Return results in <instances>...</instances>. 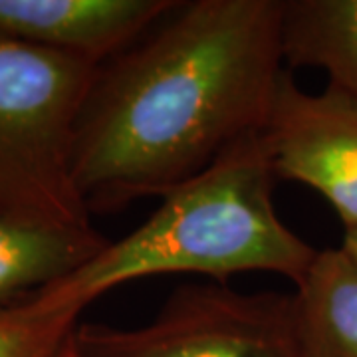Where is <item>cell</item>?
I'll list each match as a JSON object with an SVG mask.
<instances>
[{"label": "cell", "instance_id": "1", "mask_svg": "<svg viewBox=\"0 0 357 357\" xmlns=\"http://www.w3.org/2000/svg\"><path fill=\"white\" fill-rule=\"evenodd\" d=\"M282 10L284 0L177 2L100 68L70 163L89 215L161 199L264 131L286 74Z\"/></svg>", "mask_w": 357, "mask_h": 357}, {"label": "cell", "instance_id": "2", "mask_svg": "<svg viewBox=\"0 0 357 357\" xmlns=\"http://www.w3.org/2000/svg\"><path fill=\"white\" fill-rule=\"evenodd\" d=\"M276 181L264 135L252 133L161 197L137 229L28 300L82 314L121 284L163 274H201L225 284L232 274L260 270L300 286L318 250L278 217Z\"/></svg>", "mask_w": 357, "mask_h": 357}, {"label": "cell", "instance_id": "3", "mask_svg": "<svg viewBox=\"0 0 357 357\" xmlns=\"http://www.w3.org/2000/svg\"><path fill=\"white\" fill-rule=\"evenodd\" d=\"M100 68L0 34V204L91 225L70 163Z\"/></svg>", "mask_w": 357, "mask_h": 357}, {"label": "cell", "instance_id": "4", "mask_svg": "<svg viewBox=\"0 0 357 357\" xmlns=\"http://www.w3.org/2000/svg\"><path fill=\"white\" fill-rule=\"evenodd\" d=\"M82 357H307L294 294L185 284L139 328L79 321Z\"/></svg>", "mask_w": 357, "mask_h": 357}, {"label": "cell", "instance_id": "5", "mask_svg": "<svg viewBox=\"0 0 357 357\" xmlns=\"http://www.w3.org/2000/svg\"><path fill=\"white\" fill-rule=\"evenodd\" d=\"M276 177L319 192L344 225L357 230V96L328 84L321 93L282 76L264 131Z\"/></svg>", "mask_w": 357, "mask_h": 357}, {"label": "cell", "instance_id": "6", "mask_svg": "<svg viewBox=\"0 0 357 357\" xmlns=\"http://www.w3.org/2000/svg\"><path fill=\"white\" fill-rule=\"evenodd\" d=\"M175 6V0H0V34L103 66Z\"/></svg>", "mask_w": 357, "mask_h": 357}, {"label": "cell", "instance_id": "7", "mask_svg": "<svg viewBox=\"0 0 357 357\" xmlns=\"http://www.w3.org/2000/svg\"><path fill=\"white\" fill-rule=\"evenodd\" d=\"M105 244L93 225L0 204V307L28 300L70 276Z\"/></svg>", "mask_w": 357, "mask_h": 357}, {"label": "cell", "instance_id": "8", "mask_svg": "<svg viewBox=\"0 0 357 357\" xmlns=\"http://www.w3.org/2000/svg\"><path fill=\"white\" fill-rule=\"evenodd\" d=\"M294 296L307 357H357V260L318 250Z\"/></svg>", "mask_w": 357, "mask_h": 357}, {"label": "cell", "instance_id": "9", "mask_svg": "<svg viewBox=\"0 0 357 357\" xmlns=\"http://www.w3.org/2000/svg\"><path fill=\"white\" fill-rule=\"evenodd\" d=\"M282 52L284 62L321 68L357 96V0H284Z\"/></svg>", "mask_w": 357, "mask_h": 357}, {"label": "cell", "instance_id": "10", "mask_svg": "<svg viewBox=\"0 0 357 357\" xmlns=\"http://www.w3.org/2000/svg\"><path fill=\"white\" fill-rule=\"evenodd\" d=\"M79 316L74 310H46L30 300L0 307V357H56Z\"/></svg>", "mask_w": 357, "mask_h": 357}, {"label": "cell", "instance_id": "11", "mask_svg": "<svg viewBox=\"0 0 357 357\" xmlns=\"http://www.w3.org/2000/svg\"><path fill=\"white\" fill-rule=\"evenodd\" d=\"M345 255H349L354 260H357V230H349L344 234V243L340 246Z\"/></svg>", "mask_w": 357, "mask_h": 357}, {"label": "cell", "instance_id": "12", "mask_svg": "<svg viewBox=\"0 0 357 357\" xmlns=\"http://www.w3.org/2000/svg\"><path fill=\"white\" fill-rule=\"evenodd\" d=\"M56 357H82L79 356V351H77L76 344H74V332H72V335L66 340V344L60 347V351L56 354Z\"/></svg>", "mask_w": 357, "mask_h": 357}]
</instances>
